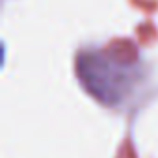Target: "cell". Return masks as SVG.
Wrapping results in <instances>:
<instances>
[]
</instances>
